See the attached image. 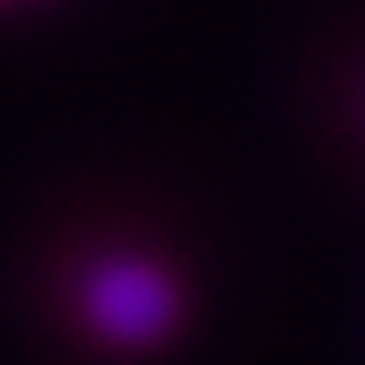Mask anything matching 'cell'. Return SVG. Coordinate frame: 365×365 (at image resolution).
I'll return each instance as SVG.
<instances>
[{
	"instance_id": "cell-1",
	"label": "cell",
	"mask_w": 365,
	"mask_h": 365,
	"mask_svg": "<svg viewBox=\"0 0 365 365\" xmlns=\"http://www.w3.org/2000/svg\"><path fill=\"white\" fill-rule=\"evenodd\" d=\"M82 312L100 337L135 348L160 341L170 330L178 316V291L149 259H107L86 277Z\"/></svg>"
}]
</instances>
